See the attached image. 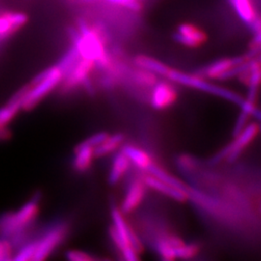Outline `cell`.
<instances>
[{
    "mask_svg": "<svg viewBox=\"0 0 261 261\" xmlns=\"http://www.w3.org/2000/svg\"><path fill=\"white\" fill-rule=\"evenodd\" d=\"M229 2L233 6L238 16L245 22L251 24L257 17L252 0H229Z\"/></svg>",
    "mask_w": 261,
    "mask_h": 261,
    "instance_id": "obj_17",
    "label": "cell"
},
{
    "mask_svg": "<svg viewBox=\"0 0 261 261\" xmlns=\"http://www.w3.org/2000/svg\"><path fill=\"white\" fill-rule=\"evenodd\" d=\"M146 193V185L143 180H135L130 184L122 203L121 211L125 214L135 211L142 202Z\"/></svg>",
    "mask_w": 261,
    "mask_h": 261,
    "instance_id": "obj_11",
    "label": "cell"
},
{
    "mask_svg": "<svg viewBox=\"0 0 261 261\" xmlns=\"http://www.w3.org/2000/svg\"><path fill=\"white\" fill-rule=\"evenodd\" d=\"M176 258L181 259H191L195 257L199 252V248L196 244H185L183 243L180 245L175 250Z\"/></svg>",
    "mask_w": 261,
    "mask_h": 261,
    "instance_id": "obj_22",
    "label": "cell"
},
{
    "mask_svg": "<svg viewBox=\"0 0 261 261\" xmlns=\"http://www.w3.org/2000/svg\"><path fill=\"white\" fill-rule=\"evenodd\" d=\"M177 92L175 88L168 83H159L155 84L152 92L151 103L156 110H165L175 103Z\"/></svg>",
    "mask_w": 261,
    "mask_h": 261,
    "instance_id": "obj_10",
    "label": "cell"
},
{
    "mask_svg": "<svg viewBox=\"0 0 261 261\" xmlns=\"http://www.w3.org/2000/svg\"><path fill=\"white\" fill-rule=\"evenodd\" d=\"M66 257L71 261H92L94 260L93 257L89 255L87 252H83V251H77V250H73L67 252Z\"/></svg>",
    "mask_w": 261,
    "mask_h": 261,
    "instance_id": "obj_26",
    "label": "cell"
},
{
    "mask_svg": "<svg viewBox=\"0 0 261 261\" xmlns=\"http://www.w3.org/2000/svg\"><path fill=\"white\" fill-rule=\"evenodd\" d=\"M109 137V135L105 132H101V133H97L93 136H91L90 138H88L87 140H85L84 142H86L87 144H89L90 146H92L94 148H96L97 146H99L105 140Z\"/></svg>",
    "mask_w": 261,
    "mask_h": 261,
    "instance_id": "obj_27",
    "label": "cell"
},
{
    "mask_svg": "<svg viewBox=\"0 0 261 261\" xmlns=\"http://www.w3.org/2000/svg\"><path fill=\"white\" fill-rule=\"evenodd\" d=\"M28 84L14 94L9 101L0 107V139L7 137V126L22 110V105L28 93Z\"/></svg>",
    "mask_w": 261,
    "mask_h": 261,
    "instance_id": "obj_6",
    "label": "cell"
},
{
    "mask_svg": "<svg viewBox=\"0 0 261 261\" xmlns=\"http://www.w3.org/2000/svg\"><path fill=\"white\" fill-rule=\"evenodd\" d=\"M137 82L140 84L146 85V86H152L156 84V76L155 74L148 72V71H141L140 73H137L136 75Z\"/></svg>",
    "mask_w": 261,
    "mask_h": 261,
    "instance_id": "obj_25",
    "label": "cell"
},
{
    "mask_svg": "<svg viewBox=\"0 0 261 261\" xmlns=\"http://www.w3.org/2000/svg\"><path fill=\"white\" fill-rule=\"evenodd\" d=\"M96 65L95 61L88 58H81L73 70L62 80L66 90L73 89L81 84L88 83V76Z\"/></svg>",
    "mask_w": 261,
    "mask_h": 261,
    "instance_id": "obj_8",
    "label": "cell"
},
{
    "mask_svg": "<svg viewBox=\"0 0 261 261\" xmlns=\"http://www.w3.org/2000/svg\"><path fill=\"white\" fill-rule=\"evenodd\" d=\"M175 41L189 47H197L205 43L207 36L205 33L194 24L183 23L173 34Z\"/></svg>",
    "mask_w": 261,
    "mask_h": 261,
    "instance_id": "obj_9",
    "label": "cell"
},
{
    "mask_svg": "<svg viewBox=\"0 0 261 261\" xmlns=\"http://www.w3.org/2000/svg\"><path fill=\"white\" fill-rule=\"evenodd\" d=\"M157 250L164 260L172 261L176 259L174 248L168 242L167 237L160 238L157 242Z\"/></svg>",
    "mask_w": 261,
    "mask_h": 261,
    "instance_id": "obj_21",
    "label": "cell"
},
{
    "mask_svg": "<svg viewBox=\"0 0 261 261\" xmlns=\"http://www.w3.org/2000/svg\"><path fill=\"white\" fill-rule=\"evenodd\" d=\"M124 140V136L122 134H115L110 136L103 141L99 146H97L94 153L95 157H103L105 155H108L112 153V151L117 149Z\"/></svg>",
    "mask_w": 261,
    "mask_h": 261,
    "instance_id": "obj_18",
    "label": "cell"
},
{
    "mask_svg": "<svg viewBox=\"0 0 261 261\" xmlns=\"http://www.w3.org/2000/svg\"><path fill=\"white\" fill-rule=\"evenodd\" d=\"M66 233L65 224H58L48 228L41 237L36 238V249L32 261H42L47 258L65 238Z\"/></svg>",
    "mask_w": 261,
    "mask_h": 261,
    "instance_id": "obj_4",
    "label": "cell"
},
{
    "mask_svg": "<svg viewBox=\"0 0 261 261\" xmlns=\"http://www.w3.org/2000/svg\"><path fill=\"white\" fill-rule=\"evenodd\" d=\"M79 31L70 28L69 32L81 57L91 59L96 64L107 67L110 60L103 46L105 39L99 30L89 28L84 20L79 21Z\"/></svg>",
    "mask_w": 261,
    "mask_h": 261,
    "instance_id": "obj_1",
    "label": "cell"
},
{
    "mask_svg": "<svg viewBox=\"0 0 261 261\" xmlns=\"http://www.w3.org/2000/svg\"><path fill=\"white\" fill-rule=\"evenodd\" d=\"M115 5L123 6L127 9L132 10L134 12H139L142 8L140 0H105Z\"/></svg>",
    "mask_w": 261,
    "mask_h": 261,
    "instance_id": "obj_24",
    "label": "cell"
},
{
    "mask_svg": "<svg viewBox=\"0 0 261 261\" xmlns=\"http://www.w3.org/2000/svg\"><path fill=\"white\" fill-rule=\"evenodd\" d=\"M73 1H86V2H90V1H98V0H73Z\"/></svg>",
    "mask_w": 261,
    "mask_h": 261,
    "instance_id": "obj_28",
    "label": "cell"
},
{
    "mask_svg": "<svg viewBox=\"0 0 261 261\" xmlns=\"http://www.w3.org/2000/svg\"><path fill=\"white\" fill-rule=\"evenodd\" d=\"M94 150H95L94 147L90 146L84 141L76 147L74 167L77 171L84 172L90 168L93 158L95 157Z\"/></svg>",
    "mask_w": 261,
    "mask_h": 261,
    "instance_id": "obj_13",
    "label": "cell"
},
{
    "mask_svg": "<svg viewBox=\"0 0 261 261\" xmlns=\"http://www.w3.org/2000/svg\"><path fill=\"white\" fill-rule=\"evenodd\" d=\"M135 63L142 70L148 71L155 75H164V76H167L168 71L170 69L164 63L156 60L155 58H152L147 56H137L135 59Z\"/></svg>",
    "mask_w": 261,
    "mask_h": 261,
    "instance_id": "obj_15",
    "label": "cell"
},
{
    "mask_svg": "<svg viewBox=\"0 0 261 261\" xmlns=\"http://www.w3.org/2000/svg\"><path fill=\"white\" fill-rule=\"evenodd\" d=\"M147 171L149 172L151 175L158 178L159 180L167 183V184L170 185V186L174 187V188H176L178 190L186 192V187L180 180H178L176 178L169 175L167 171H165L164 169L159 168L156 165H154L153 163L151 164V166L147 169Z\"/></svg>",
    "mask_w": 261,
    "mask_h": 261,
    "instance_id": "obj_19",
    "label": "cell"
},
{
    "mask_svg": "<svg viewBox=\"0 0 261 261\" xmlns=\"http://www.w3.org/2000/svg\"><path fill=\"white\" fill-rule=\"evenodd\" d=\"M122 152L130 160V162L140 169L147 170L152 164L149 155L145 151L137 148L135 146H125Z\"/></svg>",
    "mask_w": 261,
    "mask_h": 261,
    "instance_id": "obj_16",
    "label": "cell"
},
{
    "mask_svg": "<svg viewBox=\"0 0 261 261\" xmlns=\"http://www.w3.org/2000/svg\"><path fill=\"white\" fill-rule=\"evenodd\" d=\"M258 132L259 126L256 123L250 124L237 135V138L233 142H231L227 147L218 153L212 160V162L218 163L224 158H227L229 161H234L235 159L238 158L243 150L255 139Z\"/></svg>",
    "mask_w": 261,
    "mask_h": 261,
    "instance_id": "obj_5",
    "label": "cell"
},
{
    "mask_svg": "<svg viewBox=\"0 0 261 261\" xmlns=\"http://www.w3.org/2000/svg\"><path fill=\"white\" fill-rule=\"evenodd\" d=\"M14 250L9 241L0 237V261L13 260Z\"/></svg>",
    "mask_w": 261,
    "mask_h": 261,
    "instance_id": "obj_23",
    "label": "cell"
},
{
    "mask_svg": "<svg viewBox=\"0 0 261 261\" xmlns=\"http://www.w3.org/2000/svg\"><path fill=\"white\" fill-rule=\"evenodd\" d=\"M63 75L57 65L50 67L40 73L28 84L22 110L30 111L35 108L46 96L50 93L62 82Z\"/></svg>",
    "mask_w": 261,
    "mask_h": 261,
    "instance_id": "obj_2",
    "label": "cell"
},
{
    "mask_svg": "<svg viewBox=\"0 0 261 261\" xmlns=\"http://www.w3.org/2000/svg\"><path fill=\"white\" fill-rule=\"evenodd\" d=\"M167 77L174 83L183 84L188 87H193V88L199 89V90L204 91L207 93L222 97L229 102L238 105L240 108L242 107L243 103L245 102V100L239 95L233 93L223 87H220L218 85L208 84L204 80H202L201 77L196 76V75H188V74L179 72L176 70L169 69Z\"/></svg>",
    "mask_w": 261,
    "mask_h": 261,
    "instance_id": "obj_3",
    "label": "cell"
},
{
    "mask_svg": "<svg viewBox=\"0 0 261 261\" xmlns=\"http://www.w3.org/2000/svg\"><path fill=\"white\" fill-rule=\"evenodd\" d=\"M143 182H144L146 187L154 189V190L158 191L159 193H161L165 196H169L172 199L179 201V202H184V201H186L187 198H188L187 192L178 190L174 187L170 186V185L159 180L158 178H156L155 176L151 175V174L143 178Z\"/></svg>",
    "mask_w": 261,
    "mask_h": 261,
    "instance_id": "obj_12",
    "label": "cell"
},
{
    "mask_svg": "<svg viewBox=\"0 0 261 261\" xmlns=\"http://www.w3.org/2000/svg\"><path fill=\"white\" fill-rule=\"evenodd\" d=\"M28 20V15L22 12L6 11L0 13V45L23 28Z\"/></svg>",
    "mask_w": 261,
    "mask_h": 261,
    "instance_id": "obj_7",
    "label": "cell"
},
{
    "mask_svg": "<svg viewBox=\"0 0 261 261\" xmlns=\"http://www.w3.org/2000/svg\"><path fill=\"white\" fill-rule=\"evenodd\" d=\"M130 168V160L127 158V156L121 152L118 153L112 162V168L110 171L109 181L112 185L118 183L121 178L126 174V172Z\"/></svg>",
    "mask_w": 261,
    "mask_h": 261,
    "instance_id": "obj_14",
    "label": "cell"
},
{
    "mask_svg": "<svg viewBox=\"0 0 261 261\" xmlns=\"http://www.w3.org/2000/svg\"><path fill=\"white\" fill-rule=\"evenodd\" d=\"M82 57L80 56L77 49L74 46V47H71L70 50L66 54L65 56L60 59V61L57 64V67L60 69L62 75H63V79L73 70V68L75 67V64L79 62V60Z\"/></svg>",
    "mask_w": 261,
    "mask_h": 261,
    "instance_id": "obj_20",
    "label": "cell"
}]
</instances>
